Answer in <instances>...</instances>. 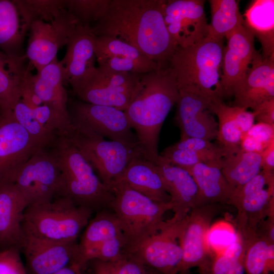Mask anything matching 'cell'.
Masks as SVG:
<instances>
[{
    "label": "cell",
    "mask_w": 274,
    "mask_h": 274,
    "mask_svg": "<svg viewBox=\"0 0 274 274\" xmlns=\"http://www.w3.org/2000/svg\"><path fill=\"white\" fill-rule=\"evenodd\" d=\"M79 24L67 10L51 22H32L25 57L37 72L57 57L59 49L67 44Z\"/></svg>",
    "instance_id": "cell-13"
},
{
    "label": "cell",
    "mask_w": 274,
    "mask_h": 274,
    "mask_svg": "<svg viewBox=\"0 0 274 274\" xmlns=\"http://www.w3.org/2000/svg\"><path fill=\"white\" fill-rule=\"evenodd\" d=\"M108 262L115 274H150L148 267L124 253L117 260Z\"/></svg>",
    "instance_id": "cell-44"
},
{
    "label": "cell",
    "mask_w": 274,
    "mask_h": 274,
    "mask_svg": "<svg viewBox=\"0 0 274 274\" xmlns=\"http://www.w3.org/2000/svg\"><path fill=\"white\" fill-rule=\"evenodd\" d=\"M77 268L72 265L65 267L53 274H77Z\"/></svg>",
    "instance_id": "cell-50"
},
{
    "label": "cell",
    "mask_w": 274,
    "mask_h": 274,
    "mask_svg": "<svg viewBox=\"0 0 274 274\" xmlns=\"http://www.w3.org/2000/svg\"><path fill=\"white\" fill-rule=\"evenodd\" d=\"M262 169L273 172L274 169V136L269 140L266 147L260 151Z\"/></svg>",
    "instance_id": "cell-46"
},
{
    "label": "cell",
    "mask_w": 274,
    "mask_h": 274,
    "mask_svg": "<svg viewBox=\"0 0 274 274\" xmlns=\"http://www.w3.org/2000/svg\"><path fill=\"white\" fill-rule=\"evenodd\" d=\"M77 274H84L83 272H82V271L80 269H77Z\"/></svg>",
    "instance_id": "cell-52"
},
{
    "label": "cell",
    "mask_w": 274,
    "mask_h": 274,
    "mask_svg": "<svg viewBox=\"0 0 274 274\" xmlns=\"http://www.w3.org/2000/svg\"><path fill=\"white\" fill-rule=\"evenodd\" d=\"M12 113L16 121L40 148H47L52 144L57 136L41 125L32 111L21 99L14 106Z\"/></svg>",
    "instance_id": "cell-37"
},
{
    "label": "cell",
    "mask_w": 274,
    "mask_h": 274,
    "mask_svg": "<svg viewBox=\"0 0 274 274\" xmlns=\"http://www.w3.org/2000/svg\"><path fill=\"white\" fill-rule=\"evenodd\" d=\"M125 242L123 234L111 238L102 243L91 252L87 258L88 262L93 260L113 262L124 254Z\"/></svg>",
    "instance_id": "cell-41"
},
{
    "label": "cell",
    "mask_w": 274,
    "mask_h": 274,
    "mask_svg": "<svg viewBox=\"0 0 274 274\" xmlns=\"http://www.w3.org/2000/svg\"><path fill=\"white\" fill-rule=\"evenodd\" d=\"M227 205L237 210L236 234L246 240L259 225L274 214V174L261 170L244 185L235 188Z\"/></svg>",
    "instance_id": "cell-8"
},
{
    "label": "cell",
    "mask_w": 274,
    "mask_h": 274,
    "mask_svg": "<svg viewBox=\"0 0 274 274\" xmlns=\"http://www.w3.org/2000/svg\"><path fill=\"white\" fill-rule=\"evenodd\" d=\"M210 109L218 120V146L224 151L225 156L236 153L242 148L241 126L249 112L244 108L227 105L219 99H213Z\"/></svg>",
    "instance_id": "cell-29"
},
{
    "label": "cell",
    "mask_w": 274,
    "mask_h": 274,
    "mask_svg": "<svg viewBox=\"0 0 274 274\" xmlns=\"http://www.w3.org/2000/svg\"><path fill=\"white\" fill-rule=\"evenodd\" d=\"M94 52L98 66L116 72L143 74L161 68L132 45L109 36H95Z\"/></svg>",
    "instance_id": "cell-20"
},
{
    "label": "cell",
    "mask_w": 274,
    "mask_h": 274,
    "mask_svg": "<svg viewBox=\"0 0 274 274\" xmlns=\"http://www.w3.org/2000/svg\"><path fill=\"white\" fill-rule=\"evenodd\" d=\"M141 75L118 73L95 66L72 88L82 101L113 107L124 111L130 102Z\"/></svg>",
    "instance_id": "cell-9"
},
{
    "label": "cell",
    "mask_w": 274,
    "mask_h": 274,
    "mask_svg": "<svg viewBox=\"0 0 274 274\" xmlns=\"http://www.w3.org/2000/svg\"><path fill=\"white\" fill-rule=\"evenodd\" d=\"M29 30L32 22H49L66 10V0H14Z\"/></svg>",
    "instance_id": "cell-36"
},
{
    "label": "cell",
    "mask_w": 274,
    "mask_h": 274,
    "mask_svg": "<svg viewBox=\"0 0 274 274\" xmlns=\"http://www.w3.org/2000/svg\"><path fill=\"white\" fill-rule=\"evenodd\" d=\"M20 249L16 246L0 251V274H27L20 256Z\"/></svg>",
    "instance_id": "cell-42"
},
{
    "label": "cell",
    "mask_w": 274,
    "mask_h": 274,
    "mask_svg": "<svg viewBox=\"0 0 274 274\" xmlns=\"http://www.w3.org/2000/svg\"><path fill=\"white\" fill-rule=\"evenodd\" d=\"M25 56L13 57L0 50V114L12 112L20 100L23 81L31 65Z\"/></svg>",
    "instance_id": "cell-30"
},
{
    "label": "cell",
    "mask_w": 274,
    "mask_h": 274,
    "mask_svg": "<svg viewBox=\"0 0 274 274\" xmlns=\"http://www.w3.org/2000/svg\"><path fill=\"white\" fill-rule=\"evenodd\" d=\"M28 204L14 184H0V244L19 248L24 237L22 221Z\"/></svg>",
    "instance_id": "cell-24"
},
{
    "label": "cell",
    "mask_w": 274,
    "mask_h": 274,
    "mask_svg": "<svg viewBox=\"0 0 274 274\" xmlns=\"http://www.w3.org/2000/svg\"><path fill=\"white\" fill-rule=\"evenodd\" d=\"M95 35L90 27L79 24L66 45L61 63L64 84L71 87L95 67Z\"/></svg>",
    "instance_id": "cell-22"
},
{
    "label": "cell",
    "mask_w": 274,
    "mask_h": 274,
    "mask_svg": "<svg viewBox=\"0 0 274 274\" xmlns=\"http://www.w3.org/2000/svg\"><path fill=\"white\" fill-rule=\"evenodd\" d=\"M93 261L92 269L94 274H115L108 262L98 260Z\"/></svg>",
    "instance_id": "cell-48"
},
{
    "label": "cell",
    "mask_w": 274,
    "mask_h": 274,
    "mask_svg": "<svg viewBox=\"0 0 274 274\" xmlns=\"http://www.w3.org/2000/svg\"><path fill=\"white\" fill-rule=\"evenodd\" d=\"M245 252L236 259L227 274H244L245 271Z\"/></svg>",
    "instance_id": "cell-49"
},
{
    "label": "cell",
    "mask_w": 274,
    "mask_h": 274,
    "mask_svg": "<svg viewBox=\"0 0 274 274\" xmlns=\"http://www.w3.org/2000/svg\"><path fill=\"white\" fill-rule=\"evenodd\" d=\"M41 149L12 112L0 114V184L13 183L22 166Z\"/></svg>",
    "instance_id": "cell-17"
},
{
    "label": "cell",
    "mask_w": 274,
    "mask_h": 274,
    "mask_svg": "<svg viewBox=\"0 0 274 274\" xmlns=\"http://www.w3.org/2000/svg\"><path fill=\"white\" fill-rule=\"evenodd\" d=\"M28 30L14 0H0V50L9 56H25L24 42Z\"/></svg>",
    "instance_id": "cell-31"
},
{
    "label": "cell",
    "mask_w": 274,
    "mask_h": 274,
    "mask_svg": "<svg viewBox=\"0 0 274 274\" xmlns=\"http://www.w3.org/2000/svg\"><path fill=\"white\" fill-rule=\"evenodd\" d=\"M122 234L119 221L111 210L105 209L97 212L77 244L76 258L73 265L82 271L91 252L106 241Z\"/></svg>",
    "instance_id": "cell-28"
},
{
    "label": "cell",
    "mask_w": 274,
    "mask_h": 274,
    "mask_svg": "<svg viewBox=\"0 0 274 274\" xmlns=\"http://www.w3.org/2000/svg\"><path fill=\"white\" fill-rule=\"evenodd\" d=\"M156 165L173 204L174 215L184 217L198 206L197 185L186 169L172 164L160 155Z\"/></svg>",
    "instance_id": "cell-23"
},
{
    "label": "cell",
    "mask_w": 274,
    "mask_h": 274,
    "mask_svg": "<svg viewBox=\"0 0 274 274\" xmlns=\"http://www.w3.org/2000/svg\"><path fill=\"white\" fill-rule=\"evenodd\" d=\"M178 148L188 149L196 152L216 155L224 157L225 154L223 150L211 141L197 138H188L180 139L173 145Z\"/></svg>",
    "instance_id": "cell-43"
},
{
    "label": "cell",
    "mask_w": 274,
    "mask_h": 274,
    "mask_svg": "<svg viewBox=\"0 0 274 274\" xmlns=\"http://www.w3.org/2000/svg\"><path fill=\"white\" fill-rule=\"evenodd\" d=\"M149 270H150V274H162V273H161V272H159V271H158L157 270H154L153 269H152L151 268H149ZM177 274H185V273L183 272H179Z\"/></svg>",
    "instance_id": "cell-51"
},
{
    "label": "cell",
    "mask_w": 274,
    "mask_h": 274,
    "mask_svg": "<svg viewBox=\"0 0 274 274\" xmlns=\"http://www.w3.org/2000/svg\"><path fill=\"white\" fill-rule=\"evenodd\" d=\"M237 236L236 241L225 251L212 255L206 264L198 268L199 274H227L234 262L245 252L244 244Z\"/></svg>",
    "instance_id": "cell-39"
},
{
    "label": "cell",
    "mask_w": 274,
    "mask_h": 274,
    "mask_svg": "<svg viewBox=\"0 0 274 274\" xmlns=\"http://www.w3.org/2000/svg\"><path fill=\"white\" fill-rule=\"evenodd\" d=\"M159 155L167 162L184 168L192 167L199 163L220 162L223 158L216 155L178 148L173 145L165 148Z\"/></svg>",
    "instance_id": "cell-40"
},
{
    "label": "cell",
    "mask_w": 274,
    "mask_h": 274,
    "mask_svg": "<svg viewBox=\"0 0 274 274\" xmlns=\"http://www.w3.org/2000/svg\"><path fill=\"white\" fill-rule=\"evenodd\" d=\"M179 90L175 119L180 130V139H217L218 122L210 109L214 99L194 87Z\"/></svg>",
    "instance_id": "cell-15"
},
{
    "label": "cell",
    "mask_w": 274,
    "mask_h": 274,
    "mask_svg": "<svg viewBox=\"0 0 274 274\" xmlns=\"http://www.w3.org/2000/svg\"><path fill=\"white\" fill-rule=\"evenodd\" d=\"M93 212L58 197L44 203L28 206L22 221L24 233L40 238L73 243L86 226Z\"/></svg>",
    "instance_id": "cell-6"
},
{
    "label": "cell",
    "mask_w": 274,
    "mask_h": 274,
    "mask_svg": "<svg viewBox=\"0 0 274 274\" xmlns=\"http://www.w3.org/2000/svg\"><path fill=\"white\" fill-rule=\"evenodd\" d=\"M111 0H66V9L78 21L91 27L106 14Z\"/></svg>",
    "instance_id": "cell-38"
},
{
    "label": "cell",
    "mask_w": 274,
    "mask_h": 274,
    "mask_svg": "<svg viewBox=\"0 0 274 274\" xmlns=\"http://www.w3.org/2000/svg\"><path fill=\"white\" fill-rule=\"evenodd\" d=\"M116 181L124 182L134 190L155 202L170 201L157 165L143 155L135 158Z\"/></svg>",
    "instance_id": "cell-26"
},
{
    "label": "cell",
    "mask_w": 274,
    "mask_h": 274,
    "mask_svg": "<svg viewBox=\"0 0 274 274\" xmlns=\"http://www.w3.org/2000/svg\"><path fill=\"white\" fill-rule=\"evenodd\" d=\"M242 241L246 248L245 270L247 274H273L274 244L257 233Z\"/></svg>",
    "instance_id": "cell-35"
},
{
    "label": "cell",
    "mask_w": 274,
    "mask_h": 274,
    "mask_svg": "<svg viewBox=\"0 0 274 274\" xmlns=\"http://www.w3.org/2000/svg\"><path fill=\"white\" fill-rule=\"evenodd\" d=\"M262 170L260 152L242 148L222 159L221 171L234 188L250 181Z\"/></svg>",
    "instance_id": "cell-33"
},
{
    "label": "cell",
    "mask_w": 274,
    "mask_h": 274,
    "mask_svg": "<svg viewBox=\"0 0 274 274\" xmlns=\"http://www.w3.org/2000/svg\"><path fill=\"white\" fill-rule=\"evenodd\" d=\"M30 85L43 103L65 119L70 120L68 95L63 86L61 63L56 57L37 74L29 77Z\"/></svg>",
    "instance_id": "cell-25"
},
{
    "label": "cell",
    "mask_w": 274,
    "mask_h": 274,
    "mask_svg": "<svg viewBox=\"0 0 274 274\" xmlns=\"http://www.w3.org/2000/svg\"><path fill=\"white\" fill-rule=\"evenodd\" d=\"M211 22L209 24V36L224 39L237 27L245 24L239 9V1L210 0Z\"/></svg>",
    "instance_id": "cell-34"
},
{
    "label": "cell",
    "mask_w": 274,
    "mask_h": 274,
    "mask_svg": "<svg viewBox=\"0 0 274 274\" xmlns=\"http://www.w3.org/2000/svg\"><path fill=\"white\" fill-rule=\"evenodd\" d=\"M273 8V0L255 1L245 14V25L261 43L263 58L274 55Z\"/></svg>",
    "instance_id": "cell-32"
},
{
    "label": "cell",
    "mask_w": 274,
    "mask_h": 274,
    "mask_svg": "<svg viewBox=\"0 0 274 274\" xmlns=\"http://www.w3.org/2000/svg\"><path fill=\"white\" fill-rule=\"evenodd\" d=\"M179 94L169 66L140 75L130 102L124 111L135 133L145 159L156 163L163 123L176 104Z\"/></svg>",
    "instance_id": "cell-2"
},
{
    "label": "cell",
    "mask_w": 274,
    "mask_h": 274,
    "mask_svg": "<svg viewBox=\"0 0 274 274\" xmlns=\"http://www.w3.org/2000/svg\"><path fill=\"white\" fill-rule=\"evenodd\" d=\"M252 113L254 120L274 128V98L262 102Z\"/></svg>",
    "instance_id": "cell-45"
},
{
    "label": "cell",
    "mask_w": 274,
    "mask_h": 274,
    "mask_svg": "<svg viewBox=\"0 0 274 274\" xmlns=\"http://www.w3.org/2000/svg\"><path fill=\"white\" fill-rule=\"evenodd\" d=\"M188 215H174L164 221L158 231L127 255L162 274H177L181 270L183 257L180 238Z\"/></svg>",
    "instance_id": "cell-11"
},
{
    "label": "cell",
    "mask_w": 274,
    "mask_h": 274,
    "mask_svg": "<svg viewBox=\"0 0 274 274\" xmlns=\"http://www.w3.org/2000/svg\"><path fill=\"white\" fill-rule=\"evenodd\" d=\"M19 248L27 274H53L74 263L77 243L46 240L24 233Z\"/></svg>",
    "instance_id": "cell-18"
},
{
    "label": "cell",
    "mask_w": 274,
    "mask_h": 274,
    "mask_svg": "<svg viewBox=\"0 0 274 274\" xmlns=\"http://www.w3.org/2000/svg\"><path fill=\"white\" fill-rule=\"evenodd\" d=\"M72 125V129L67 135L100 180L109 187L135 158L143 155L140 150L106 139L83 126Z\"/></svg>",
    "instance_id": "cell-7"
},
{
    "label": "cell",
    "mask_w": 274,
    "mask_h": 274,
    "mask_svg": "<svg viewBox=\"0 0 274 274\" xmlns=\"http://www.w3.org/2000/svg\"><path fill=\"white\" fill-rule=\"evenodd\" d=\"M162 0H111L104 16L91 27L95 36L121 40L163 68L177 46L165 26Z\"/></svg>",
    "instance_id": "cell-1"
},
{
    "label": "cell",
    "mask_w": 274,
    "mask_h": 274,
    "mask_svg": "<svg viewBox=\"0 0 274 274\" xmlns=\"http://www.w3.org/2000/svg\"><path fill=\"white\" fill-rule=\"evenodd\" d=\"M225 205L211 203L196 207L190 210L180 238L183 251L181 270L194 267L199 268L210 258L207 234L212 221L224 211Z\"/></svg>",
    "instance_id": "cell-16"
},
{
    "label": "cell",
    "mask_w": 274,
    "mask_h": 274,
    "mask_svg": "<svg viewBox=\"0 0 274 274\" xmlns=\"http://www.w3.org/2000/svg\"><path fill=\"white\" fill-rule=\"evenodd\" d=\"M221 165L222 161L210 164L199 163L185 168L197 185L198 206L211 203L227 205L235 188L225 178Z\"/></svg>",
    "instance_id": "cell-27"
},
{
    "label": "cell",
    "mask_w": 274,
    "mask_h": 274,
    "mask_svg": "<svg viewBox=\"0 0 274 274\" xmlns=\"http://www.w3.org/2000/svg\"><path fill=\"white\" fill-rule=\"evenodd\" d=\"M68 111L72 124L83 126L106 139L141 150L136 135L124 111L81 100L71 103Z\"/></svg>",
    "instance_id": "cell-12"
},
{
    "label": "cell",
    "mask_w": 274,
    "mask_h": 274,
    "mask_svg": "<svg viewBox=\"0 0 274 274\" xmlns=\"http://www.w3.org/2000/svg\"><path fill=\"white\" fill-rule=\"evenodd\" d=\"M225 38L227 45L222 59L221 82L224 97H229L258 53L255 48V36L245 24L233 29Z\"/></svg>",
    "instance_id": "cell-19"
},
{
    "label": "cell",
    "mask_w": 274,
    "mask_h": 274,
    "mask_svg": "<svg viewBox=\"0 0 274 274\" xmlns=\"http://www.w3.org/2000/svg\"><path fill=\"white\" fill-rule=\"evenodd\" d=\"M256 233L274 244V214L268 216L258 226Z\"/></svg>",
    "instance_id": "cell-47"
},
{
    "label": "cell",
    "mask_w": 274,
    "mask_h": 274,
    "mask_svg": "<svg viewBox=\"0 0 274 274\" xmlns=\"http://www.w3.org/2000/svg\"><path fill=\"white\" fill-rule=\"evenodd\" d=\"M60 173L49 148L35 153L16 175L13 183L28 206L59 197Z\"/></svg>",
    "instance_id": "cell-10"
},
{
    "label": "cell",
    "mask_w": 274,
    "mask_h": 274,
    "mask_svg": "<svg viewBox=\"0 0 274 274\" xmlns=\"http://www.w3.org/2000/svg\"><path fill=\"white\" fill-rule=\"evenodd\" d=\"M203 0H162L165 26L177 47H186L208 35Z\"/></svg>",
    "instance_id": "cell-14"
},
{
    "label": "cell",
    "mask_w": 274,
    "mask_h": 274,
    "mask_svg": "<svg viewBox=\"0 0 274 274\" xmlns=\"http://www.w3.org/2000/svg\"><path fill=\"white\" fill-rule=\"evenodd\" d=\"M224 41L207 36L191 46L177 47L168 66L175 75L179 90L194 87L212 99H222Z\"/></svg>",
    "instance_id": "cell-4"
},
{
    "label": "cell",
    "mask_w": 274,
    "mask_h": 274,
    "mask_svg": "<svg viewBox=\"0 0 274 274\" xmlns=\"http://www.w3.org/2000/svg\"><path fill=\"white\" fill-rule=\"evenodd\" d=\"M49 148L60 170L59 197L93 212L109 209L114 198L111 188L100 180L68 136H57Z\"/></svg>",
    "instance_id": "cell-3"
},
{
    "label": "cell",
    "mask_w": 274,
    "mask_h": 274,
    "mask_svg": "<svg viewBox=\"0 0 274 274\" xmlns=\"http://www.w3.org/2000/svg\"><path fill=\"white\" fill-rule=\"evenodd\" d=\"M232 106L253 111L260 104L274 98V55L256 56L245 76L233 87Z\"/></svg>",
    "instance_id": "cell-21"
},
{
    "label": "cell",
    "mask_w": 274,
    "mask_h": 274,
    "mask_svg": "<svg viewBox=\"0 0 274 274\" xmlns=\"http://www.w3.org/2000/svg\"><path fill=\"white\" fill-rule=\"evenodd\" d=\"M109 187L114 194L109 209L121 227L125 242L124 253L130 254L160 230L164 214L173 210V204L153 201L121 181H115Z\"/></svg>",
    "instance_id": "cell-5"
}]
</instances>
